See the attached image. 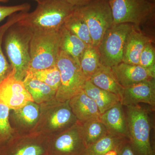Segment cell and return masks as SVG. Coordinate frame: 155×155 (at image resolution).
Returning a JSON list of instances; mask_svg holds the SVG:
<instances>
[{
	"mask_svg": "<svg viewBox=\"0 0 155 155\" xmlns=\"http://www.w3.org/2000/svg\"><path fill=\"white\" fill-rule=\"evenodd\" d=\"M69 103L72 113L80 123L100 119L101 114L96 104L83 90L70 99Z\"/></svg>",
	"mask_w": 155,
	"mask_h": 155,
	"instance_id": "cell-16",
	"label": "cell"
},
{
	"mask_svg": "<svg viewBox=\"0 0 155 155\" xmlns=\"http://www.w3.org/2000/svg\"><path fill=\"white\" fill-rule=\"evenodd\" d=\"M150 41H153L150 37L134 25L126 40L122 62L138 65L142 52Z\"/></svg>",
	"mask_w": 155,
	"mask_h": 155,
	"instance_id": "cell-17",
	"label": "cell"
},
{
	"mask_svg": "<svg viewBox=\"0 0 155 155\" xmlns=\"http://www.w3.org/2000/svg\"><path fill=\"white\" fill-rule=\"evenodd\" d=\"M14 22L6 30L2 43L9 64L15 71V77L23 81L29 68L30 43L33 31Z\"/></svg>",
	"mask_w": 155,
	"mask_h": 155,
	"instance_id": "cell-2",
	"label": "cell"
},
{
	"mask_svg": "<svg viewBox=\"0 0 155 155\" xmlns=\"http://www.w3.org/2000/svg\"><path fill=\"white\" fill-rule=\"evenodd\" d=\"M81 124L82 136L87 148L109 134L100 119L91 120Z\"/></svg>",
	"mask_w": 155,
	"mask_h": 155,
	"instance_id": "cell-23",
	"label": "cell"
},
{
	"mask_svg": "<svg viewBox=\"0 0 155 155\" xmlns=\"http://www.w3.org/2000/svg\"><path fill=\"white\" fill-rule=\"evenodd\" d=\"M37 3L32 12H22V17L17 22L32 31H59L75 8L66 0H39Z\"/></svg>",
	"mask_w": 155,
	"mask_h": 155,
	"instance_id": "cell-1",
	"label": "cell"
},
{
	"mask_svg": "<svg viewBox=\"0 0 155 155\" xmlns=\"http://www.w3.org/2000/svg\"><path fill=\"white\" fill-rule=\"evenodd\" d=\"M117 149L112 150L104 155H117Z\"/></svg>",
	"mask_w": 155,
	"mask_h": 155,
	"instance_id": "cell-34",
	"label": "cell"
},
{
	"mask_svg": "<svg viewBox=\"0 0 155 155\" xmlns=\"http://www.w3.org/2000/svg\"><path fill=\"white\" fill-rule=\"evenodd\" d=\"M9 0H0V2H1L6 3L8 2Z\"/></svg>",
	"mask_w": 155,
	"mask_h": 155,
	"instance_id": "cell-35",
	"label": "cell"
},
{
	"mask_svg": "<svg viewBox=\"0 0 155 155\" xmlns=\"http://www.w3.org/2000/svg\"><path fill=\"white\" fill-rule=\"evenodd\" d=\"M126 139L108 134L98 141L87 147L85 155H104L112 150L117 149Z\"/></svg>",
	"mask_w": 155,
	"mask_h": 155,
	"instance_id": "cell-26",
	"label": "cell"
},
{
	"mask_svg": "<svg viewBox=\"0 0 155 155\" xmlns=\"http://www.w3.org/2000/svg\"><path fill=\"white\" fill-rule=\"evenodd\" d=\"M117 155H135L128 140H126L117 149Z\"/></svg>",
	"mask_w": 155,
	"mask_h": 155,
	"instance_id": "cell-32",
	"label": "cell"
},
{
	"mask_svg": "<svg viewBox=\"0 0 155 155\" xmlns=\"http://www.w3.org/2000/svg\"><path fill=\"white\" fill-rule=\"evenodd\" d=\"M129 141L135 155H155L150 142L151 121L147 108L138 104L124 107Z\"/></svg>",
	"mask_w": 155,
	"mask_h": 155,
	"instance_id": "cell-4",
	"label": "cell"
},
{
	"mask_svg": "<svg viewBox=\"0 0 155 155\" xmlns=\"http://www.w3.org/2000/svg\"><path fill=\"white\" fill-rule=\"evenodd\" d=\"M33 1H35V2H38L39 0H33Z\"/></svg>",
	"mask_w": 155,
	"mask_h": 155,
	"instance_id": "cell-37",
	"label": "cell"
},
{
	"mask_svg": "<svg viewBox=\"0 0 155 155\" xmlns=\"http://www.w3.org/2000/svg\"><path fill=\"white\" fill-rule=\"evenodd\" d=\"M80 65L87 80H89L101 65L97 48L87 47L81 58Z\"/></svg>",
	"mask_w": 155,
	"mask_h": 155,
	"instance_id": "cell-24",
	"label": "cell"
},
{
	"mask_svg": "<svg viewBox=\"0 0 155 155\" xmlns=\"http://www.w3.org/2000/svg\"><path fill=\"white\" fill-rule=\"evenodd\" d=\"M111 68L116 80L123 88L155 77V75L139 65L122 62Z\"/></svg>",
	"mask_w": 155,
	"mask_h": 155,
	"instance_id": "cell-15",
	"label": "cell"
},
{
	"mask_svg": "<svg viewBox=\"0 0 155 155\" xmlns=\"http://www.w3.org/2000/svg\"><path fill=\"white\" fill-rule=\"evenodd\" d=\"M15 75V70L12 69L0 84V101L13 110L23 107L28 102H34L23 81L17 79Z\"/></svg>",
	"mask_w": 155,
	"mask_h": 155,
	"instance_id": "cell-12",
	"label": "cell"
},
{
	"mask_svg": "<svg viewBox=\"0 0 155 155\" xmlns=\"http://www.w3.org/2000/svg\"><path fill=\"white\" fill-rule=\"evenodd\" d=\"M73 12L86 23L92 46L97 48L106 31L114 24L109 0H93L84 5L75 7Z\"/></svg>",
	"mask_w": 155,
	"mask_h": 155,
	"instance_id": "cell-6",
	"label": "cell"
},
{
	"mask_svg": "<svg viewBox=\"0 0 155 155\" xmlns=\"http://www.w3.org/2000/svg\"><path fill=\"white\" fill-rule=\"evenodd\" d=\"M100 120L108 133L129 140L127 118L124 106L120 102L101 114Z\"/></svg>",
	"mask_w": 155,
	"mask_h": 155,
	"instance_id": "cell-14",
	"label": "cell"
},
{
	"mask_svg": "<svg viewBox=\"0 0 155 155\" xmlns=\"http://www.w3.org/2000/svg\"><path fill=\"white\" fill-rule=\"evenodd\" d=\"M11 109L0 101V145L8 141L14 135V128L9 121Z\"/></svg>",
	"mask_w": 155,
	"mask_h": 155,
	"instance_id": "cell-28",
	"label": "cell"
},
{
	"mask_svg": "<svg viewBox=\"0 0 155 155\" xmlns=\"http://www.w3.org/2000/svg\"><path fill=\"white\" fill-rule=\"evenodd\" d=\"M86 150L81 124L78 121L65 131L48 136L44 155H85Z\"/></svg>",
	"mask_w": 155,
	"mask_h": 155,
	"instance_id": "cell-10",
	"label": "cell"
},
{
	"mask_svg": "<svg viewBox=\"0 0 155 155\" xmlns=\"http://www.w3.org/2000/svg\"><path fill=\"white\" fill-rule=\"evenodd\" d=\"M22 81L25 88L36 104H41L54 99L57 91L37 79L30 71H27Z\"/></svg>",
	"mask_w": 155,
	"mask_h": 155,
	"instance_id": "cell-18",
	"label": "cell"
},
{
	"mask_svg": "<svg viewBox=\"0 0 155 155\" xmlns=\"http://www.w3.org/2000/svg\"><path fill=\"white\" fill-rule=\"evenodd\" d=\"M60 52L59 31H33L30 43L28 70H39L55 66Z\"/></svg>",
	"mask_w": 155,
	"mask_h": 155,
	"instance_id": "cell-5",
	"label": "cell"
},
{
	"mask_svg": "<svg viewBox=\"0 0 155 155\" xmlns=\"http://www.w3.org/2000/svg\"><path fill=\"white\" fill-rule=\"evenodd\" d=\"M30 5L28 3L10 6L0 5V22L6 17L11 16L15 13L20 12H28L30 9Z\"/></svg>",
	"mask_w": 155,
	"mask_h": 155,
	"instance_id": "cell-30",
	"label": "cell"
},
{
	"mask_svg": "<svg viewBox=\"0 0 155 155\" xmlns=\"http://www.w3.org/2000/svg\"><path fill=\"white\" fill-rule=\"evenodd\" d=\"M40 106L33 101H29L23 107L14 110L13 117L17 124L22 127H34L38 121Z\"/></svg>",
	"mask_w": 155,
	"mask_h": 155,
	"instance_id": "cell-22",
	"label": "cell"
},
{
	"mask_svg": "<svg viewBox=\"0 0 155 155\" xmlns=\"http://www.w3.org/2000/svg\"><path fill=\"white\" fill-rule=\"evenodd\" d=\"M124 107L146 104L153 109L155 107V78L144 81L124 88L121 101Z\"/></svg>",
	"mask_w": 155,
	"mask_h": 155,
	"instance_id": "cell-13",
	"label": "cell"
},
{
	"mask_svg": "<svg viewBox=\"0 0 155 155\" xmlns=\"http://www.w3.org/2000/svg\"><path fill=\"white\" fill-rule=\"evenodd\" d=\"M4 33L0 31V84L7 77L12 69L3 52L2 38Z\"/></svg>",
	"mask_w": 155,
	"mask_h": 155,
	"instance_id": "cell-31",
	"label": "cell"
},
{
	"mask_svg": "<svg viewBox=\"0 0 155 155\" xmlns=\"http://www.w3.org/2000/svg\"><path fill=\"white\" fill-rule=\"evenodd\" d=\"M151 3H153V4H155V0H148Z\"/></svg>",
	"mask_w": 155,
	"mask_h": 155,
	"instance_id": "cell-36",
	"label": "cell"
},
{
	"mask_svg": "<svg viewBox=\"0 0 155 155\" xmlns=\"http://www.w3.org/2000/svg\"><path fill=\"white\" fill-rule=\"evenodd\" d=\"M89 80L97 87L118 96L121 100L124 88L116 80L111 67L101 64Z\"/></svg>",
	"mask_w": 155,
	"mask_h": 155,
	"instance_id": "cell-20",
	"label": "cell"
},
{
	"mask_svg": "<svg viewBox=\"0 0 155 155\" xmlns=\"http://www.w3.org/2000/svg\"><path fill=\"white\" fill-rule=\"evenodd\" d=\"M40 106L38 121L31 132L46 136L54 135L69 129L78 122L69 101L61 102L54 99Z\"/></svg>",
	"mask_w": 155,
	"mask_h": 155,
	"instance_id": "cell-3",
	"label": "cell"
},
{
	"mask_svg": "<svg viewBox=\"0 0 155 155\" xmlns=\"http://www.w3.org/2000/svg\"><path fill=\"white\" fill-rule=\"evenodd\" d=\"M138 65L155 75V50L153 41L145 47L140 57Z\"/></svg>",
	"mask_w": 155,
	"mask_h": 155,
	"instance_id": "cell-29",
	"label": "cell"
},
{
	"mask_svg": "<svg viewBox=\"0 0 155 155\" xmlns=\"http://www.w3.org/2000/svg\"><path fill=\"white\" fill-rule=\"evenodd\" d=\"M133 26L130 23L113 24L106 31L97 47L102 65L112 67L122 62L126 40Z\"/></svg>",
	"mask_w": 155,
	"mask_h": 155,
	"instance_id": "cell-9",
	"label": "cell"
},
{
	"mask_svg": "<svg viewBox=\"0 0 155 155\" xmlns=\"http://www.w3.org/2000/svg\"><path fill=\"white\" fill-rule=\"evenodd\" d=\"M83 91L96 104L101 114H102L121 101L116 95L97 87L86 81Z\"/></svg>",
	"mask_w": 155,
	"mask_h": 155,
	"instance_id": "cell-21",
	"label": "cell"
},
{
	"mask_svg": "<svg viewBox=\"0 0 155 155\" xmlns=\"http://www.w3.org/2000/svg\"><path fill=\"white\" fill-rule=\"evenodd\" d=\"M60 50L65 52L80 64V60L87 47L82 40L63 25L59 30Z\"/></svg>",
	"mask_w": 155,
	"mask_h": 155,
	"instance_id": "cell-19",
	"label": "cell"
},
{
	"mask_svg": "<svg viewBox=\"0 0 155 155\" xmlns=\"http://www.w3.org/2000/svg\"><path fill=\"white\" fill-rule=\"evenodd\" d=\"M37 79L41 81L56 91L61 84V73L57 65L47 69L28 70Z\"/></svg>",
	"mask_w": 155,
	"mask_h": 155,
	"instance_id": "cell-27",
	"label": "cell"
},
{
	"mask_svg": "<svg viewBox=\"0 0 155 155\" xmlns=\"http://www.w3.org/2000/svg\"><path fill=\"white\" fill-rule=\"evenodd\" d=\"M114 24L130 23L140 27L155 18V4L148 0H109Z\"/></svg>",
	"mask_w": 155,
	"mask_h": 155,
	"instance_id": "cell-8",
	"label": "cell"
},
{
	"mask_svg": "<svg viewBox=\"0 0 155 155\" xmlns=\"http://www.w3.org/2000/svg\"><path fill=\"white\" fill-rule=\"evenodd\" d=\"M64 25L65 28L82 40L87 47L92 46V41L87 25L83 19L74 12L67 17Z\"/></svg>",
	"mask_w": 155,
	"mask_h": 155,
	"instance_id": "cell-25",
	"label": "cell"
},
{
	"mask_svg": "<svg viewBox=\"0 0 155 155\" xmlns=\"http://www.w3.org/2000/svg\"><path fill=\"white\" fill-rule=\"evenodd\" d=\"M66 1L74 7H77L86 5L93 0H66Z\"/></svg>",
	"mask_w": 155,
	"mask_h": 155,
	"instance_id": "cell-33",
	"label": "cell"
},
{
	"mask_svg": "<svg viewBox=\"0 0 155 155\" xmlns=\"http://www.w3.org/2000/svg\"><path fill=\"white\" fill-rule=\"evenodd\" d=\"M56 65L60 70L61 79L55 99L64 102L82 91L87 80L80 64L61 50Z\"/></svg>",
	"mask_w": 155,
	"mask_h": 155,
	"instance_id": "cell-7",
	"label": "cell"
},
{
	"mask_svg": "<svg viewBox=\"0 0 155 155\" xmlns=\"http://www.w3.org/2000/svg\"><path fill=\"white\" fill-rule=\"evenodd\" d=\"M28 134L14 135L0 145V155H44L47 137L31 132Z\"/></svg>",
	"mask_w": 155,
	"mask_h": 155,
	"instance_id": "cell-11",
	"label": "cell"
}]
</instances>
